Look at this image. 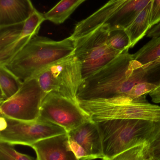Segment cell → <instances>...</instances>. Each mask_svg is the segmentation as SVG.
Wrapping results in <instances>:
<instances>
[{
	"label": "cell",
	"instance_id": "6da1fadb",
	"mask_svg": "<svg viewBox=\"0 0 160 160\" xmlns=\"http://www.w3.org/2000/svg\"><path fill=\"white\" fill-rule=\"evenodd\" d=\"M126 49L104 67L83 81L78 100L125 96L137 84L149 82L160 85V69L151 63L143 66Z\"/></svg>",
	"mask_w": 160,
	"mask_h": 160
},
{
	"label": "cell",
	"instance_id": "7a4b0ae2",
	"mask_svg": "<svg viewBox=\"0 0 160 160\" xmlns=\"http://www.w3.org/2000/svg\"><path fill=\"white\" fill-rule=\"evenodd\" d=\"M74 49L75 40L70 37L54 41L36 35L3 66L23 82L72 55Z\"/></svg>",
	"mask_w": 160,
	"mask_h": 160
},
{
	"label": "cell",
	"instance_id": "3957f363",
	"mask_svg": "<svg viewBox=\"0 0 160 160\" xmlns=\"http://www.w3.org/2000/svg\"><path fill=\"white\" fill-rule=\"evenodd\" d=\"M96 123L101 137L103 160H111L133 148L149 144L158 122L142 119H116Z\"/></svg>",
	"mask_w": 160,
	"mask_h": 160
},
{
	"label": "cell",
	"instance_id": "277c9868",
	"mask_svg": "<svg viewBox=\"0 0 160 160\" xmlns=\"http://www.w3.org/2000/svg\"><path fill=\"white\" fill-rule=\"evenodd\" d=\"M79 105L92 121L134 119L160 122V106L125 96L79 100Z\"/></svg>",
	"mask_w": 160,
	"mask_h": 160
},
{
	"label": "cell",
	"instance_id": "5b68a950",
	"mask_svg": "<svg viewBox=\"0 0 160 160\" xmlns=\"http://www.w3.org/2000/svg\"><path fill=\"white\" fill-rule=\"evenodd\" d=\"M110 27L104 24L75 40L73 54L80 62L83 80L104 67L123 52L109 44Z\"/></svg>",
	"mask_w": 160,
	"mask_h": 160
},
{
	"label": "cell",
	"instance_id": "8992f818",
	"mask_svg": "<svg viewBox=\"0 0 160 160\" xmlns=\"http://www.w3.org/2000/svg\"><path fill=\"white\" fill-rule=\"evenodd\" d=\"M35 78L47 94L54 92L79 102L77 94L83 78L80 62L73 53L50 66Z\"/></svg>",
	"mask_w": 160,
	"mask_h": 160
},
{
	"label": "cell",
	"instance_id": "52a82bcc",
	"mask_svg": "<svg viewBox=\"0 0 160 160\" xmlns=\"http://www.w3.org/2000/svg\"><path fill=\"white\" fill-rule=\"evenodd\" d=\"M0 142L32 147L37 142L49 137L67 133L65 129L40 118L23 121L1 115Z\"/></svg>",
	"mask_w": 160,
	"mask_h": 160
},
{
	"label": "cell",
	"instance_id": "ba28073f",
	"mask_svg": "<svg viewBox=\"0 0 160 160\" xmlns=\"http://www.w3.org/2000/svg\"><path fill=\"white\" fill-rule=\"evenodd\" d=\"M47 94L36 78L27 80L23 82L17 94L1 103V115L17 120H37L40 116L42 102Z\"/></svg>",
	"mask_w": 160,
	"mask_h": 160
},
{
	"label": "cell",
	"instance_id": "9c48e42d",
	"mask_svg": "<svg viewBox=\"0 0 160 160\" xmlns=\"http://www.w3.org/2000/svg\"><path fill=\"white\" fill-rule=\"evenodd\" d=\"M39 118L62 127L67 133L92 120L79 102L54 92L46 95Z\"/></svg>",
	"mask_w": 160,
	"mask_h": 160
},
{
	"label": "cell",
	"instance_id": "30bf717a",
	"mask_svg": "<svg viewBox=\"0 0 160 160\" xmlns=\"http://www.w3.org/2000/svg\"><path fill=\"white\" fill-rule=\"evenodd\" d=\"M31 147L37 160H79L70 146L67 133L40 140Z\"/></svg>",
	"mask_w": 160,
	"mask_h": 160
},
{
	"label": "cell",
	"instance_id": "8fae6325",
	"mask_svg": "<svg viewBox=\"0 0 160 160\" xmlns=\"http://www.w3.org/2000/svg\"><path fill=\"white\" fill-rule=\"evenodd\" d=\"M67 133L69 138L82 146L93 159H103L101 137L96 122L91 120Z\"/></svg>",
	"mask_w": 160,
	"mask_h": 160
},
{
	"label": "cell",
	"instance_id": "7c38bea8",
	"mask_svg": "<svg viewBox=\"0 0 160 160\" xmlns=\"http://www.w3.org/2000/svg\"><path fill=\"white\" fill-rule=\"evenodd\" d=\"M35 9L31 0H0V27L24 22Z\"/></svg>",
	"mask_w": 160,
	"mask_h": 160
},
{
	"label": "cell",
	"instance_id": "4fadbf2b",
	"mask_svg": "<svg viewBox=\"0 0 160 160\" xmlns=\"http://www.w3.org/2000/svg\"><path fill=\"white\" fill-rule=\"evenodd\" d=\"M151 1L127 0L107 19L104 24H108L110 30L126 29Z\"/></svg>",
	"mask_w": 160,
	"mask_h": 160
},
{
	"label": "cell",
	"instance_id": "5bb4252c",
	"mask_svg": "<svg viewBox=\"0 0 160 160\" xmlns=\"http://www.w3.org/2000/svg\"><path fill=\"white\" fill-rule=\"evenodd\" d=\"M150 9L151 2L125 29L130 41V48H133L150 30Z\"/></svg>",
	"mask_w": 160,
	"mask_h": 160
},
{
	"label": "cell",
	"instance_id": "9a60e30c",
	"mask_svg": "<svg viewBox=\"0 0 160 160\" xmlns=\"http://www.w3.org/2000/svg\"><path fill=\"white\" fill-rule=\"evenodd\" d=\"M86 0H61L44 14L46 20L55 24L64 23L74 11Z\"/></svg>",
	"mask_w": 160,
	"mask_h": 160
},
{
	"label": "cell",
	"instance_id": "2e32d148",
	"mask_svg": "<svg viewBox=\"0 0 160 160\" xmlns=\"http://www.w3.org/2000/svg\"><path fill=\"white\" fill-rule=\"evenodd\" d=\"M20 81L3 65H0V103L6 101L17 94L22 85Z\"/></svg>",
	"mask_w": 160,
	"mask_h": 160
},
{
	"label": "cell",
	"instance_id": "e0dca14e",
	"mask_svg": "<svg viewBox=\"0 0 160 160\" xmlns=\"http://www.w3.org/2000/svg\"><path fill=\"white\" fill-rule=\"evenodd\" d=\"M133 58L142 65H147L160 58V36L152 38L135 54Z\"/></svg>",
	"mask_w": 160,
	"mask_h": 160
},
{
	"label": "cell",
	"instance_id": "ac0fdd59",
	"mask_svg": "<svg viewBox=\"0 0 160 160\" xmlns=\"http://www.w3.org/2000/svg\"><path fill=\"white\" fill-rule=\"evenodd\" d=\"M24 22L0 27V50L18 40L21 34Z\"/></svg>",
	"mask_w": 160,
	"mask_h": 160
},
{
	"label": "cell",
	"instance_id": "d6986e66",
	"mask_svg": "<svg viewBox=\"0 0 160 160\" xmlns=\"http://www.w3.org/2000/svg\"><path fill=\"white\" fill-rule=\"evenodd\" d=\"M109 42L110 46L117 51L123 52L130 48V41L126 30L116 28L110 30Z\"/></svg>",
	"mask_w": 160,
	"mask_h": 160
},
{
	"label": "cell",
	"instance_id": "ffe728a7",
	"mask_svg": "<svg viewBox=\"0 0 160 160\" xmlns=\"http://www.w3.org/2000/svg\"><path fill=\"white\" fill-rule=\"evenodd\" d=\"M148 144L146 143L135 147L119 154L111 160H153Z\"/></svg>",
	"mask_w": 160,
	"mask_h": 160
},
{
	"label": "cell",
	"instance_id": "44dd1931",
	"mask_svg": "<svg viewBox=\"0 0 160 160\" xmlns=\"http://www.w3.org/2000/svg\"><path fill=\"white\" fill-rule=\"evenodd\" d=\"M158 86L157 84L151 82H142L135 85L130 91L127 94L126 97L133 100L147 101V95Z\"/></svg>",
	"mask_w": 160,
	"mask_h": 160
},
{
	"label": "cell",
	"instance_id": "7402d4cb",
	"mask_svg": "<svg viewBox=\"0 0 160 160\" xmlns=\"http://www.w3.org/2000/svg\"><path fill=\"white\" fill-rule=\"evenodd\" d=\"M0 160H37L36 158L18 152L14 145L0 142Z\"/></svg>",
	"mask_w": 160,
	"mask_h": 160
},
{
	"label": "cell",
	"instance_id": "603a6c76",
	"mask_svg": "<svg viewBox=\"0 0 160 160\" xmlns=\"http://www.w3.org/2000/svg\"><path fill=\"white\" fill-rule=\"evenodd\" d=\"M148 147L152 159L160 160V122H158L157 129Z\"/></svg>",
	"mask_w": 160,
	"mask_h": 160
},
{
	"label": "cell",
	"instance_id": "cb8c5ba5",
	"mask_svg": "<svg viewBox=\"0 0 160 160\" xmlns=\"http://www.w3.org/2000/svg\"><path fill=\"white\" fill-rule=\"evenodd\" d=\"M69 144L70 148L79 160H94L82 146L70 138Z\"/></svg>",
	"mask_w": 160,
	"mask_h": 160
},
{
	"label": "cell",
	"instance_id": "d4e9b609",
	"mask_svg": "<svg viewBox=\"0 0 160 160\" xmlns=\"http://www.w3.org/2000/svg\"><path fill=\"white\" fill-rule=\"evenodd\" d=\"M160 22V0H152L150 14V29Z\"/></svg>",
	"mask_w": 160,
	"mask_h": 160
},
{
	"label": "cell",
	"instance_id": "484cf974",
	"mask_svg": "<svg viewBox=\"0 0 160 160\" xmlns=\"http://www.w3.org/2000/svg\"><path fill=\"white\" fill-rule=\"evenodd\" d=\"M147 37L151 38L160 36V22L152 27L147 34Z\"/></svg>",
	"mask_w": 160,
	"mask_h": 160
},
{
	"label": "cell",
	"instance_id": "4316f807",
	"mask_svg": "<svg viewBox=\"0 0 160 160\" xmlns=\"http://www.w3.org/2000/svg\"><path fill=\"white\" fill-rule=\"evenodd\" d=\"M152 101L155 103H160V85L149 93Z\"/></svg>",
	"mask_w": 160,
	"mask_h": 160
},
{
	"label": "cell",
	"instance_id": "83f0119b",
	"mask_svg": "<svg viewBox=\"0 0 160 160\" xmlns=\"http://www.w3.org/2000/svg\"></svg>",
	"mask_w": 160,
	"mask_h": 160
}]
</instances>
